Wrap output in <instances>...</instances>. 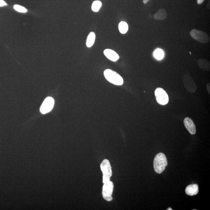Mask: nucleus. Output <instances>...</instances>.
Here are the masks:
<instances>
[{
  "label": "nucleus",
  "instance_id": "423d86ee",
  "mask_svg": "<svg viewBox=\"0 0 210 210\" xmlns=\"http://www.w3.org/2000/svg\"><path fill=\"white\" fill-rule=\"evenodd\" d=\"M114 184L112 181H109L104 184L103 188V195L104 198L108 202H111L113 200V194Z\"/></svg>",
  "mask_w": 210,
  "mask_h": 210
},
{
  "label": "nucleus",
  "instance_id": "0eeeda50",
  "mask_svg": "<svg viewBox=\"0 0 210 210\" xmlns=\"http://www.w3.org/2000/svg\"><path fill=\"white\" fill-rule=\"evenodd\" d=\"M183 83L184 87L188 92L192 93L195 92L197 87L192 77L188 74H186L184 75L183 79Z\"/></svg>",
  "mask_w": 210,
  "mask_h": 210
},
{
  "label": "nucleus",
  "instance_id": "7ed1b4c3",
  "mask_svg": "<svg viewBox=\"0 0 210 210\" xmlns=\"http://www.w3.org/2000/svg\"><path fill=\"white\" fill-rule=\"evenodd\" d=\"M101 169L103 172V183L104 184L110 181V177L112 176V171L110 163L107 159H105L101 164Z\"/></svg>",
  "mask_w": 210,
  "mask_h": 210
},
{
  "label": "nucleus",
  "instance_id": "1a4fd4ad",
  "mask_svg": "<svg viewBox=\"0 0 210 210\" xmlns=\"http://www.w3.org/2000/svg\"><path fill=\"white\" fill-rule=\"evenodd\" d=\"M184 126L187 130L192 135H194L196 132V126L194 122L190 118L186 117L184 121Z\"/></svg>",
  "mask_w": 210,
  "mask_h": 210
},
{
  "label": "nucleus",
  "instance_id": "ddd939ff",
  "mask_svg": "<svg viewBox=\"0 0 210 210\" xmlns=\"http://www.w3.org/2000/svg\"><path fill=\"white\" fill-rule=\"evenodd\" d=\"M167 14L164 9H160L154 14L153 17L154 19L158 20H163L167 17Z\"/></svg>",
  "mask_w": 210,
  "mask_h": 210
},
{
  "label": "nucleus",
  "instance_id": "412c9836",
  "mask_svg": "<svg viewBox=\"0 0 210 210\" xmlns=\"http://www.w3.org/2000/svg\"><path fill=\"white\" fill-rule=\"evenodd\" d=\"M207 88L208 92L209 94H210V83H208V84H207Z\"/></svg>",
  "mask_w": 210,
  "mask_h": 210
},
{
  "label": "nucleus",
  "instance_id": "6e6552de",
  "mask_svg": "<svg viewBox=\"0 0 210 210\" xmlns=\"http://www.w3.org/2000/svg\"><path fill=\"white\" fill-rule=\"evenodd\" d=\"M54 101L53 98L48 97L44 100L40 108L41 113L45 114L51 111L54 106Z\"/></svg>",
  "mask_w": 210,
  "mask_h": 210
},
{
  "label": "nucleus",
  "instance_id": "5701e85b",
  "mask_svg": "<svg viewBox=\"0 0 210 210\" xmlns=\"http://www.w3.org/2000/svg\"><path fill=\"white\" fill-rule=\"evenodd\" d=\"M167 210H173V209L171 208V207H169Z\"/></svg>",
  "mask_w": 210,
  "mask_h": 210
},
{
  "label": "nucleus",
  "instance_id": "2eb2a0df",
  "mask_svg": "<svg viewBox=\"0 0 210 210\" xmlns=\"http://www.w3.org/2000/svg\"><path fill=\"white\" fill-rule=\"evenodd\" d=\"M118 27L120 32L122 34H125L128 31V25L126 22H121L119 24Z\"/></svg>",
  "mask_w": 210,
  "mask_h": 210
},
{
  "label": "nucleus",
  "instance_id": "6ab92c4d",
  "mask_svg": "<svg viewBox=\"0 0 210 210\" xmlns=\"http://www.w3.org/2000/svg\"><path fill=\"white\" fill-rule=\"evenodd\" d=\"M7 5V4L3 0H0V6H3Z\"/></svg>",
  "mask_w": 210,
  "mask_h": 210
},
{
  "label": "nucleus",
  "instance_id": "4be33fe9",
  "mask_svg": "<svg viewBox=\"0 0 210 210\" xmlns=\"http://www.w3.org/2000/svg\"><path fill=\"white\" fill-rule=\"evenodd\" d=\"M150 1V0H143V2L144 4H145L147 3V2L149 1Z\"/></svg>",
  "mask_w": 210,
  "mask_h": 210
},
{
  "label": "nucleus",
  "instance_id": "aec40b11",
  "mask_svg": "<svg viewBox=\"0 0 210 210\" xmlns=\"http://www.w3.org/2000/svg\"><path fill=\"white\" fill-rule=\"evenodd\" d=\"M205 0H197V4L200 5L204 2Z\"/></svg>",
  "mask_w": 210,
  "mask_h": 210
},
{
  "label": "nucleus",
  "instance_id": "dca6fc26",
  "mask_svg": "<svg viewBox=\"0 0 210 210\" xmlns=\"http://www.w3.org/2000/svg\"><path fill=\"white\" fill-rule=\"evenodd\" d=\"M154 56L156 59L161 60L163 58L164 56V53L163 51L160 49L156 50L154 52Z\"/></svg>",
  "mask_w": 210,
  "mask_h": 210
},
{
  "label": "nucleus",
  "instance_id": "9d476101",
  "mask_svg": "<svg viewBox=\"0 0 210 210\" xmlns=\"http://www.w3.org/2000/svg\"><path fill=\"white\" fill-rule=\"evenodd\" d=\"M199 192L198 185L197 184H192L186 187L185 192L187 194L190 196L196 195Z\"/></svg>",
  "mask_w": 210,
  "mask_h": 210
},
{
  "label": "nucleus",
  "instance_id": "20e7f679",
  "mask_svg": "<svg viewBox=\"0 0 210 210\" xmlns=\"http://www.w3.org/2000/svg\"><path fill=\"white\" fill-rule=\"evenodd\" d=\"M190 35L193 38L200 43H207L209 41V35L205 32L200 30L192 29L190 33Z\"/></svg>",
  "mask_w": 210,
  "mask_h": 210
},
{
  "label": "nucleus",
  "instance_id": "a211bd4d",
  "mask_svg": "<svg viewBox=\"0 0 210 210\" xmlns=\"http://www.w3.org/2000/svg\"><path fill=\"white\" fill-rule=\"evenodd\" d=\"M14 9L19 12L25 13L27 12V10L25 7L18 5H15L14 6Z\"/></svg>",
  "mask_w": 210,
  "mask_h": 210
},
{
  "label": "nucleus",
  "instance_id": "f257e3e1",
  "mask_svg": "<svg viewBox=\"0 0 210 210\" xmlns=\"http://www.w3.org/2000/svg\"><path fill=\"white\" fill-rule=\"evenodd\" d=\"M168 164L167 160L165 154L159 153L156 156L154 160V171L158 174H161L165 170Z\"/></svg>",
  "mask_w": 210,
  "mask_h": 210
},
{
  "label": "nucleus",
  "instance_id": "f3484780",
  "mask_svg": "<svg viewBox=\"0 0 210 210\" xmlns=\"http://www.w3.org/2000/svg\"><path fill=\"white\" fill-rule=\"evenodd\" d=\"M102 6V3L99 1H95L92 4V10L94 12H98Z\"/></svg>",
  "mask_w": 210,
  "mask_h": 210
},
{
  "label": "nucleus",
  "instance_id": "f03ea898",
  "mask_svg": "<svg viewBox=\"0 0 210 210\" xmlns=\"http://www.w3.org/2000/svg\"><path fill=\"white\" fill-rule=\"evenodd\" d=\"M104 75L108 82L116 85H122L123 83V78L116 72L110 69L104 71Z\"/></svg>",
  "mask_w": 210,
  "mask_h": 210
},
{
  "label": "nucleus",
  "instance_id": "9b49d317",
  "mask_svg": "<svg viewBox=\"0 0 210 210\" xmlns=\"http://www.w3.org/2000/svg\"><path fill=\"white\" fill-rule=\"evenodd\" d=\"M104 53L107 58L113 62H116L119 58L118 54L113 50L106 49L104 51Z\"/></svg>",
  "mask_w": 210,
  "mask_h": 210
},
{
  "label": "nucleus",
  "instance_id": "39448f33",
  "mask_svg": "<svg viewBox=\"0 0 210 210\" xmlns=\"http://www.w3.org/2000/svg\"><path fill=\"white\" fill-rule=\"evenodd\" d=\"M155 95L158 103L160 105H165L168 103L169 97L165 90L161 88L156 89Z\"/></svg>",
  "mask_w": 210,
  "mask_h": 210
},
{
  "label": "nucleus",
  "instance_id": "f8f14e48",
  "mask_svg": "<svg viewBox=\"0 0 210 210\" xmlns=\"http://www.w3.org/2000/svg\"><path fill=\"white\" fill-rule=\"evenodd\" d=\"M198 64L202 69L205 71H209L210 69V61L205 59H200L198 61Z\"/></svg>",
  "mask_w": 210,
  "mask_h": 210
},
{
  "label": "nucleus",
  "instance_id": "4468645a",
  "mask_svg": "<svg viewBox=\"0 0 210 210\" xmlns=\"http://www.w3.org/2000/svg\"><path fill=\"white\" fill-rule=\"evenodd\" d=\"M95 39V34L94 32H91L88 36L86 45L88 48H90L94 44Z\"/></svg>",
  "mask_w": 210,
  "mask_h": 210
}]
</instances>
